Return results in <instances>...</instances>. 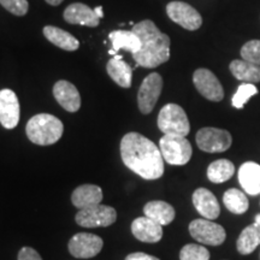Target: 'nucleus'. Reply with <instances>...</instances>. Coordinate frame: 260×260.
<instances>
[{
  "mask_svg": "<svg viewBox=\"0 0 260 260\" xmlns=\"http://www.w3.org/2000/svg\"><path fill=\"white\" fill-rule=\"evenodd\" d=\"M121 155L125 167L145 180H158L164 174L160 149L139 133L124 135L121 141Z\"/></svg>",
  "mask_w": 260,
  "mask_h": 260,
  "instance_id": "obj_1",
  "label": "nucleus"
},
{
  "mask_svg": "<svg viewBox=\"0 0 260 260\" xmlns=\"http://www.w3.org/2000/svg\"><path fill=\"white\" fill-rule=\"evenodd\" d=\"M141 41V48L133 58L139 67L157 68L170 59V38L149 19L139 22L132 29Z\"/></svg>",
  "mask_w": 260,
  "mask_h": 260,
  "instance_id": "obj_2",
  "label": "nucleus"
},
{
  "mask_svg": "<svg viewBox=\"0 0 260 260\" xmlns=\"http://www.w3.org/2000/svg\"><path fill=\"white\" fill-rule=\"evenodd\" d=\"M25 132L32 144L50 146L56 144L61 138L64 126L57 117L48 115V113H40L29 119Z\"/></svg>",
  "mask_w": 260,
  "mask_h": 260,
  "instance_id": "obj_3",
  "label": "nucleus"
},
{
  "mask_svg": "<svg viewBox=\"0 0 260 260\" xmlns=\"http://www.w3.org/2000/svg\"><path fill=\"white\" fill-rule=\"evenodd\" d=\"M158 126L165 135L186 138L190 132L189 119L177 104H168L162 107L158 115Z\"/></svg>",
  "mask_w": 260,
  "mask_h": 260,
  "instance_id": "obj_4",
  "label": "nucleus"
},
{
  "mask_svg": "<svg viewBox=\"0 0 260 260\" xmlns=\"http://www.w3.org/2000/svg\"><path fill=\"white\" fill-rule=\"evenodd\" d=\"M159 149L170 165H186L193 154L190 142L183 136L164 135L159 141Z\"/></svg>",
  "mask_w": 260,
  "mask_h": 260,
  "instance_id": "obj_5",
  "label": "nucleus"
},
{
  "mask_svg": "<svg viewBox=\"0 0 260 260\" xmlns=\"http://www.w3.org/2000/svg\"><path fill=\"white\" fill-rule=\"evenodd\" d=\"M197 145L207 153H220L230 148L233 144L232 134L224 129L203 128L197 133Z\"/></svg>",
  "mask_w": 260,
  "mask_h": 260,
  "instance_id": "obj_6",
  "label": "nucleus"
},
{
  "mask_svg": "<svg viewBox=\"0 0 260 260\" xmlns=\"http://www.w3.org/2000/svg\"><path fill=\"white\" fill-rule=\"evenodd\" d=\"M189 233L197 241L209 246L222 245L226 237L224 228L210 219H194L189 224Z\"/></svg>",
  "mask_w": 260,
  "mask_h": 260,
  "instance_id": "obj_7",
  "label": "nucleus"
},
{
  "mask_svg": "<svg viewBox=\"0 0 260 260\" xmlns=\"http://www.w3.org/2000/svg\"><path fill=\"white\" fill-rule=\"evenodd\" d=\"M116 210L102 204L80 210V212L76 214V223L83 228L110 226L116 222Z\"/></svg>",
  "mask_w": 260,
  "mask_h": 260,
  "instance_id": "obj_8",
  "label": "nucleus"
},
{
  "mask_svg": "<svg viewBox=\"0 0 260 260\" xmlns=\"http://www.w3.org/2000/svg\"><path fill=\"white\" fill-rule=\"evenodd\" d=\"M162 89V79L157 73L149 74L141 83L138 94L139 109L144 115L153 111L155 104L160 96Z\"/></svg>",
  "mask_w": 260,
  "mask_h": 260,
  "instance_id": "obj_9",
  "label": "nucleus"
},
{
  "mask_svg": "<svg viewBox=\"0 0 260 260\" xmlns=\"http://www.w3.org/2000/svg\"><path fill=\"white\" fill-rule=\"evenodd\" d=\"M167 14L171 21L187 30H197L203 24L201 15L193 6L183 2H171L167 6Z\"/></svg>",
  "mask_w": 260,
  "mask_h": 260,
  "instance_id": "obj_10",
  "label": "nucleus"
},
{
  "mask_svg": "<svg viewBox=\"0 0 260 260\" xmlns=\"http://www.w3.org/2000/svg\"><path fill=\"white\" fill-rule=\"evenodd\" d=\"M102 237L94 234L80 233L71 237L69 241L70 254L79 259H89L98 255L103 249Z\"/></svg>",
  "mask_w": 260,
  "mask_h": 260,
  "instance_id": "obj_11",
  "label": "nucleus"
},
{
  "mask_svg": "<svg viewBox=\"0 0 260 260\" xmlns=\"http://www.w3.org/2000/svg\"><path fill=\"white\" fill-rule=\"evenodd\" d=\"M195 88L201 95L211 102H220L224 98V90L217 76L209 69H198L193 75Z\"/></svg>",
  "mask_w": 260,
  "mask_h": 260,
  "instance_id": "obj_12",
  "label": "nucleus"
},
{
  "mask_svg": "<svg viewBox=\"0 0 260 260\" xmlns=\"http://www.w3.org/2000/svg\"><path fill=\"white\" fill-rule=\"evenodd\" d=\"M19 122V103L11 89L0 90V123L6 129H14Z\"/></svg>",
  "mask_w": 260,
  "mask_h": 260,
  "instance_id": "obj_13",
  "label": "nucleus"
},
{
  "mask_svg": "<svg viewBox=\"0 0 260 260\" xmlns=\"http://www.w3.org/2000/svg\"><path fill=\"white\" fill-rule=\"evenodd\" d=\"M53 94L58 104L68 112H76L81 107V96L79 90L73 83L60 80L54 84Z\"/></svg>",
  "mask_w": 260,
  "mask_h": 260,
  "instance_id": "obj_14",
  "label": "nucleus"
},
{
  "mask_svg": "<svg viewBox=\"0 0 260 260\" xmlns=\"http://www.w3.org/2000/svg\"><path fill=\"white\" fill-rule=\"evenodd\" d=\"M64 19L70 24L86 25V27H98L100 23V18L98 17L94 9L82 4V3H75L65 9Z\"/></svg>",
  "mask_w": 260,
  "mask_h": 260,
  "instance_id": "obj_15",
  "label": "nucleus"
},
{
  "mask_svg": "<svg viewBox=\"0 0 260 260\" xmlns=\"http://www.w3.org/2000/svg\"><path fill=\"white\" fill-rule=\"evenodd\" d=\"M193 205L205 219L213 220L218 218L220 213V207L218 200L206 188H199L193 194Z\"/></svg>",
  "mask_w": 260,
  "mask_h": 260,
  "instance_id": "obj_16",
  "label": "nucleus"
},
{
  "mask_svg": "<svg viewBox=\"0 0 260 260\" xmlns=\"http://www.w3.org/2000/svg\"><path fill=\"white\" fill-rule=\"evenodd\" d=\"M132 233L139 241L155 243L162 237V225L148 217H139L132 223Z\"/></svg>",
  "mask_w": 260,
  "mask_h": 260,
  "instance_id": "obj_17",
  "label": "nucleus"
},
{
  "mask_svg": "<svg viewBox=\"0 0 260 260\" xmlns=\"http://www.w3.org/2000/svg\"><path fill=\"white\" fill-rule=\"evenodd\" d=\"M240 184L247 194H260V165L254 161H246L240 167L237 174Z\"/></svg>",
  "mask_w": 260,
  "mask_h": 260,
  "instance_id": "obj_18",
  "label": "nucleus"
},
{
  "mask_svg": "<svg viewBox=\"0 0 260 260\" xmlns=\"http://www.w3.org/2000/svg\"><path fill=\"white\" fill-rule=\"evenodd\" d=\"M104 194L102 188L95 184H83L77 187L71 195V201L77 209L83 210L99 205L103 201Z\"/></svg>",
  "mask_w": 260,
  "mask_h": 260,
  "instance_id": "obj_19",
  "label": "nucleus"
},
{
  "mask_svg": "<svg viewBox=\"0 0 260 260\" xmlns=\"http://www.w3.org/2000/svg\"><path fill=\"white\" fill-rule=\"evenodd\" d=\"M260 245V213L255 216L254 223L242 230L237 239L236 247L239 253L243 255L251 254Z\"/></svg>",
  "mask_w": 260,
  "mask_h": 260,
  "instance_id": "obj_20",
  "label": "nucleus"
},
{
  "mask_svg": "<svg viewBox=\"0 0 260 260\" xmlns=\"http://www.w3.org/2000/svg\"><path fill=\"white\" fill-rule=\"evenodd\" d=\"M107 74L118 86L129 88L133 81V70L119 56L111 58L106 67Z\"/></svg>",
  "mask_w": 260,
  "mask_h": 260,
  "instance_id": "obj_21",
  "label": "nucleus"
},
{
  "mask_svg": "<svg viewBox=\"0 0 260 260\" xmlns=\"http://www.w3.org/2000/svg\"><path fill=\"white\" fill-rule=\"evenodd\" d=\"M145 216L160 225H168L175 219V209L165 201H149L144 207Z\"/></svg>",
  "mask_w": 260,
  "mask_h": 260,
  "instance_id": "obj_22",
  "label": "nucleus"
},
{
  "mask_svg": "<svg viewBox=\"0 0 260 260\" xmlns=\"http://www.w3.org/2000/svg\"><path fill=\"white\" fill-rule=\"evenodd\" d=\"M44 35L48 41L56 45L57 47L65 51H76L79 50L80 42L70 32L63 30V29L53 27V25H46L44 28Z\"/></svg>",
  "mask_w": 260,
  "mask_h": 260,
  "instance_id": "obj_23",
  "label": "nucleus"
},
{
  "mask_svg": "<svg viewBox=\"0 0 260 260\" xmlns=\"http://www.w3.org/2000/svg\"><path fill=\"white\" fill-rule=\"evenodd\" d=\"M110 40L112 42L113 51L124 50L132 54L138 53L141 48V41L133 30H115L110 32Z\"/></svg>",
  "mask_w": 260,
  "mask_h": 260,
  "instance_id": "obj_24",
  "label": "nucleus"
},
{
  "mask_svg": "<svg viewBox=\"0 0 260 260\" xmlns=\"http://www.w3.org/2000/svg\"><path fill=\"white\" fill-rule=\"evenodd\" d=\"M230 71L235 79L246 83L260 82V67L243 59H236L230 63Z\"/></svg>",
  "mask_w": 260,
  "mask_h": 260,
  "instance_id": "obj_25",
  "label": "nucleus"
},
{
  "mask_svg": "<svg viewBox=\"0 0 260 260\" xmlns=\"http://www.w3.org/2000/svg\"><path fill=\"white\" fill-rule=\"evenodd\" d=\"M235 174V167L228 159H218L211 162L207 168V178L212 183H223L230 180Z\"/></svg>",
  "mask_w": 260,
  "mask_h": 260,
  "instance_id": "obj_26",
  "label": "nucleus"
},
{
  "mask_svg": "<svg viewBox=\"0 0 260 260\" xmlns=\"http://www.w3.org/2000/svg\"><path fill=\"white\" fill-rule=\"evenodd\" d=\"M223 203L230 212L235 214H243L249 207V203L246 194L242 193L241 190L236 189V188L228 189L224 193Z\"/></svg>",
  "mask_w": 260,
  "mask_h": 260,
  "instance_id": "obj_27",
  "label": "nucleus"
},
{
  "mask_svg": "<svg viewBox=\"0 0 260 260\" xmlns=\"http://www.w3.org/2000/svg\"><path fill=\"white\" fill-rule=\"evenodd\" d=\"M256 93H258V89H256L254 84L243 82L242 84H240L236 93L234 94L232 100L233 106L239 110L243 109V107H245V104L248 102L252 96H254Z\"/></svg>",
  "mask_w": 260,
  "mask_h": 260,
  "instance_id": "obj_28",
  "label": "nucleus"
},
{
  "mask_svg": "<svg viewBox=\"0 0 260 260\" xmlns=\"http://www.w3.org/2000/svg\"><path fill=\"white\" fill-rule=\"evenodd\" d=\"M180 260H210V252L204 246L189 243L181 249Z\"/></svg>",
  "mask_w": 260,
  "mask_h": 260,
  "instance_id": "obj_29",
  "label": "nucleus"
},
{
  "mask_svg": "<svg viewBox=\"0 0 260 260\" xmlns=\"http://www.w3.org/2000/svg\"><path fill=\"white\" fill-rule=\"evenodd\" d=\"M241 57L243 60L260 67V40L246 42L241 48Z\"/></svg>",
  "mask_w": 260,
  "mask_h": 260,
  "instance_id": "obj_30",
  "label": "nucleus"
},
{
  "mask_svg": "<svg viewBox=\"0 0 260 260\" xmlns=\"http://www.w3.org/2000/svg\"><path fill=\"white\" fill-rule=\"evenodd\" d=\"M0 4L9 12L16 16H24L29 9L27 0H0Z\"/></svg>",
  "mask_w": 260,
  "mask_h": 260,
  "instance_id": "obj_31",
  "label": "nucleus"
},
{
  "mask_svg": "<svg viewBox=\"0 0 260 260\" xmlns=\"http://www.w3.org/2000/svg\"><path fill=\"white\" fill-rule=\"evenodd\" d=\"M18 260H42L39 253L30 247H23L18 253Z\"/></svg>",
  "mask_w": 260,
  "mask_h": 260,
  "instance_id": "obj_32",
  "label": "nucleus"
},
{
  "mask_svg": "<svg viewBox=\"0 0 260 260\" xmlns=\"http://www.w3.org/2000/svg\"><path fill=\"white\" fill-rule=\"evenodd\" d=\"M125 260H160V259H158L157 256L146 254V253L136 252V253H132V254H129L125 258Z\"/></svg>",
  "mask_w": 260,
  "mask_h": 260,
  "instance_id": "obj_33",
  "label": "nucleus"
},
{
  "mask_svg": "<svg viewBox=\"0 0 260 260\" xmlns=\"http://www.w3.org/2000/svg\"><path fill=\"white\" fill-rule=\"evenodd\" d=\"M94 12H95L96 16L99 18H103L104 17V11H103V8L102 6H96L95 9H94Z\"/></svg>",
  "mask_w": 260,
  "mask_h": 260,
  "instance_id": "obj_34",
  "label": "nucleus"
},
{
  "mask_svg": "<svg viewBox=\"0 0 260 260\" xmlns=\"http://www.w3.org/2000/svg\"><path fill=\"white\" fill-rule=\"evenodd\" d=\"M46 3H48L50 5H53V6H57L63 3V0H46Z\"/></svg>",
  "mask_w": 260,
  "mask_h": 260,
  "instance_id": "obj_35",
  "label": "nucleus"
}]
</instances>
